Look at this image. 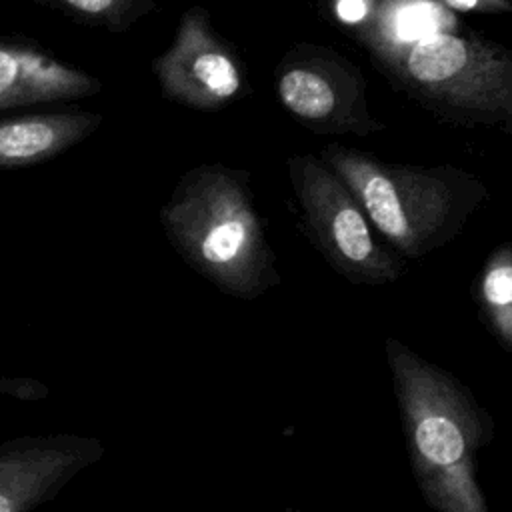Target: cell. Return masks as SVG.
<instances>
[{
	"label": "cell",
	"instance_id": "1",
	"mask_svg": "<svg viewBox=\"0 0 512 512\" xmlns=\"http://www.w3.org/2000/svg\"><path fill=\"white\" fill-rule=\"evenodd\" d=\"M406 448L424 498L438 512H488L478 486V452L490 420L444 370L388 344Z\"/></svg>",
	"mask_w": 512,
	"mask_h": 512
},
{
	"label": "cell",
	"instance_id": "2",
	"mask_svg": "<svg viewBox=\"0 0 512 512\" xmlns=\"http://www.w3.org/2000/svg\"><path fill=\"white\" fill-rule=\"evenodd\" d=\"M160 222L200 274L228 290L248 286L254 224L228 172L214 166L188 172L162 206Z\"/></svg>",
	"mask_w": 512,
	"mask_h": 512
},
{
	"label": "cell",
	"instance_id": "3",
	"mask_svg": "<svg viewBox=\"0 0 512 512\" xmlns=\"http://www.w3.org/2000/svg\"><path fill=\"white\" fill-rule=\"evenodd\" d=\"M104 452L98 436L78 432L0 440V512H36L98 464Z\"/></svg>",
	"mask_w": 512,
	"mask_h": 512
},
{
	"label": "cell",
	"instance_id": "4",
	"mask_svg": "<svg viewBox=\"0 0 512 512\" xmlns=\"http://www.w3.org/2000/svg\"><path fill=\"white\" fill-rule=\"evenodd\" d=\"M152 74L164 98L190 108H216L240 88V74L208 26L200 8H190L172 44L154 58Z\"/></svg>",
	"mask_w": 512,
	"mask_h": 512
},
{
	"label": "cell",
	"instance_id": "5",
	"mask_svg": "<svg viewBox=\"0 0 512 512\" xmlns=\"http://www.w3.org/2000/svg\"><path fill=\"white\" fill-rule=\"evenodd\" d=\"M102 92V80L60 58L36 38L0 34V110L76 102Z\"/></svg>",
	"mask_w": 512,
	"mask_h": 512
},
{
	"label": "cell",
	"instance_id": "6",
	"mask_svg": "<svg viewBox=\"0 0 512 512\" xmlns=\"http://www.w3.org/2000/svg\"><path fill=\"white\" fill-rule=\"evenodd\" d=\"M102 122V114L82 108L0 116V170L52 160L88 140Z\"/></svg>",
	"mask_w": 512,
	"mask_h": 512
},
{
	"label": "cell",
	"instance_id": "7",
	"mask_svg": "<svg viewBox=\"0 0 512 512\" xmlns=\"http://www.w3.org/2000/svg\"><path fill=\"white\" fill-rule=\"evenodd\" d=\"M346 168L354 188L358 190L362 204L374 224L392 240L402 246L412 244L414 222L412 208L398 188V182L380 170L364 166L360 162H346Z\"/></svg>",
	"mask_w": 512,
	"mask_h": 512
},
{
	"label": "cell",
	"instance_id": "8",
	"mask_svg": "<svg viewBox=\"0 0 512 512\" xmlns=\"http://www.w3.org/2000/svg\"><path fill=\"white\" fill-rule=\"evenodd\" d=\"M320 214V228L328 236L332 248H336L338 254L352 264L372 266L374 242L370 238V230L348 198H342V194L330 190L328 202L322 204Z\"/></svg>",
	"mask_w": 512,
	"mask_h": 512
},
{
	"label": "cell",
	"instance_id": "9",
	"mask_svg": "<svg viewBox=\"0 0 512 512\" xmlns=\"http://www.w3.org/2000/svg\"><path fill=\"white\" fill-rule=\"evenodd\" d=\"M56 10L76 24L100 28L112 34L130 30L140 18L156 8V0H32Z\"/></svg>",
	"mask_w": 512,
	"mask_h": 512
},
{
	"label": "cell",
	"instance_id": "10",
	"mask_svg": "<svg viewBox=\"0 0 512 512\" xmlns=\"http://www.w3.org/2000/svg\"><path fill=\"white\" fill-rule=\"evenodd\" d=\"M278 94L288 110L306 120H322L336 106L332 86L310 70L296 68L286 72L278 84Z\"/></svg>",
	"mask_w": 512,
	"mask_h": 512
},
{
	"label": "cell",
	"instance_id": "11",
	"mask_svg": "<svg viewBox=\"0 0 512 512\" xmlns=\"http://www.w3.org/2000/svg\"><path fill=\"white\" fill-rule=\"evenodd\" d=\"M442 12L428 0H416L400 6L392 16V32L400 42H422L440 34Z\"/></svg>",
	"mask_w": 512,
	"mask_h": 512
},
{
	"label": "cell",
	"instance_id": "12",
	"mask_svg": "<svg viewBox=\"0 0 512 512\" xmlns=\"http://www.w3.org/2000/svg\"><path fill=\"white\" fill-rule=\"evenodd\" d=\"M484 300L502 340L512 346V264H498L488 270L482 284Z\"/></svg>",
	"mask_w": 512,
	"mask_h": 512
},
{
	"label": "cell",
	"instance_id": "13",
	"mask_svg": "<svg viewBox=\"0 0 512 512\" xmlns=\"http://www.w3.org/2000/svg\"><path fill=\"white\" fill-rule=\"evenodd\" d=\"M336 12L344 22H360L366 16V2L364 0H338Z\"/></svg>",
	"mask_w": 512,
	"mask_h": 512
},
{
	"label": "cell",
	"instance_id": "14",
	"mask_svg": "<svg viewBox=\"0 0 512 512\" xmlns=\"http://www.w3.org/2000/svg\"><path fill=\"white\" fill-rule=\"evenodd\" d=\"M452 8H460V10H470L474 8L480 0H446Z\"/></svg>",
	"mask_w": 512,
	"mask_h": 512
}]
</instances>
